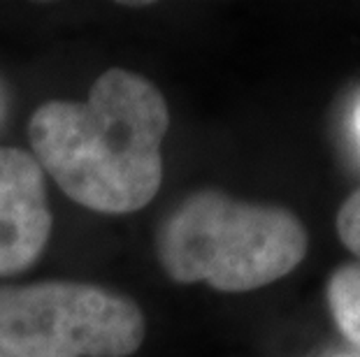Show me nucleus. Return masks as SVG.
<instances>
[{
  "label": "nucleus",
  "instance_id": "obj_1",
  "mask_svg": "<svg viewBox=\"0 0 360 357\" xmlns=\"http://www.w3.org/2000/svg\"><path fill=\"white\" fill-rule=\"evenodd\" d=\"M170 109L142 74L110 67L84 102L51 100L28 123L33 158L70 200L98 214H133L163 181Z\"/></svg>",
  "mask_w": 360,
  "mask_h": 357
},
{
  "label": "nucleus",
  "instance_id": "obj_2",
  "mask_svg": "<svg viewBox=\"0 0 360 357\" xmlns=\"http://www.w3.org/2000/svg\"><path fill=\"white\" fill-rule=\"evenodd\" d=\"M309 234L290 209L200 191L181 200L158 230L160 267L177 283L251 292L300 267Z\"/></svg>",
  "mask_w": 360,
  "mask_h": 357
},
{
  "label": "nucleus",
  "instance_id": "obj_3",
  "mask_svg": "<svg viewBox=\"0 0 360 357\" xmlns=\"http://www.w3.org/2000/svg\"><path fill=\"white\" fill-rule=\"evenodd\" d=\"M144 316L119 292L75 281L0 288V348L12 357H128Z\"/></svg>",
  "mask_w": 360,
  "mask_h": 357
},
{
  "label": "nucleus",
  "instance_id": "obj_4",
  "mask_svg": "<svg viewBox=\"0 0 360 357\" xmlns=\"http://www.w3.org/2000/svg\"><path fill=\"white\" fill-rule=\"evenodd\" d=\"M51 234L47 181L33 154L0 147V276L40 260Z\"/></svg>",
  "mask_w": 360,
  "mask_h": 357
},
{
  "label": "nucleus",
  "instance_id": "obj_5",
  "mask_svg": "<svg viewBox=\"0 0 360 357\" xmlns=\"http://www.w3.org/2000/svg\"><path fill=\"white\" fill-rule=\"evenodd\" d=\"M328 309L342 337L360 351V262L337 267L326 288Z\"/></svg>",
  "mask_w": 360,
  "mask_h": 357
},
{
  "label": "nucleus",
  "instance_id": "obj_6",
  "mask_svg": "<svg viewBox=\"0 0 360 357\" xmlns=\"http://www.w3.org/2000/svg\"><path fill=\"white\" fill-rule=\"evenodd\" d=\"M337 234L342 244L358 257L360 262V188L351 193L337 211Z\"/></svg>",
  "mask_w": 360,
  "mask_h": 357
},
{
  "label": "nucleus",
  "instance_id": "obj_7",
  "mask_svg": "<svg viewBox=\"0 0 360 357\" xmlns=\"http://www.w3.org/2000/svg\"><path fill=\"white\" fill-rule=\"evenodd\" d=\"M5 109H7V105H5V93H3V86H0V126H3V121H5Z\"/></svg>",
  "mask_w": 360,
  "mask_h": 357
},
{
  "label": "nucleus",
  "instance_id": "obj_8",
  "mask_svg": "<svg viewBox=\"0 0 360 357\" xmlns=\"http://www.w3.org/2000/svg\"><path fill=\"white\" fill-rule=\"evenodd\" d=\"M0 357H12V355L7 353V351H3V348H0Z\"/></svg>",
  "mask_w": 360,
  "mask_h": 357
},
{
  "label": "nucleus",
  "instance_id": "obj_9",
  "mask_svg": "<svg viewBox=\"0 0 360 357\" xmlns=\"http://www.w3.org/2000/svg\"><path fill=\"white\" fill-rule=\"evenodd\" d=\"M358 130H360V107H358Z\"/></svg>",
  "mask_w": 360,
  "mask_h": 357
}]
</instances>
